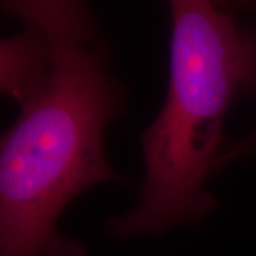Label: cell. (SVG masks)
I'll return each instance as SVG.
<instances>
[{
	"instance_id": "6da1fadb",
	"label": "cell",
	"mask_w": 256,
	"mask_h": 256,
	"mask_svg": "<svg viewBox=\"0 0 256 256\" xmlns=\"http://www.w3.org/2000/svg\"><path fill=\"white\" fill-rule=\"evenodd\" d=\"M2 9L36 22L56 40L53 64L14 98L18 112L0 141V256H86L57 222L101 182H118L104 134L128 92L111 74L110 48L82 2L14 0Z\"/></svg>"
},
{
	"instance_id": "3957f363",
	"label": "cell",
	"mask_w": 256,
	"mask_h": 256,
	"mask_svg": "<svg viewBox=\"0 0 256 256\" xmlns=\"http://www.w3.org/2000/svg\"><path fill=\"white\" fill-rule=\"evenodd\" d=\"M238 20L240 34L245 47V82L242 96L250 97L256 106V2H229ZM256 158V121L255 126L245 136L229 140L228 146L222 152L216 174L228 165Z\"/></svg>"
},
{
	"instance_id": "7a4b0ae2",
	"label": "cell",
	"mask_w": 256,
	"mask_h": 256,
	"mask_svg": "<svg viewBox=\"0 0 256 256\" xmlns=\"http://www.w3.org/2000/svg\"><path fill=\"white\" fill-rule=\"evenodd\" d=\"M165 101L141 132L144 182L137 204L107 220L116 239L162 235L205 220L216 205L205 184L228 146L225 120L245 82V47L228 3L172 0Z\"/></svg>"
}]
</instances>
